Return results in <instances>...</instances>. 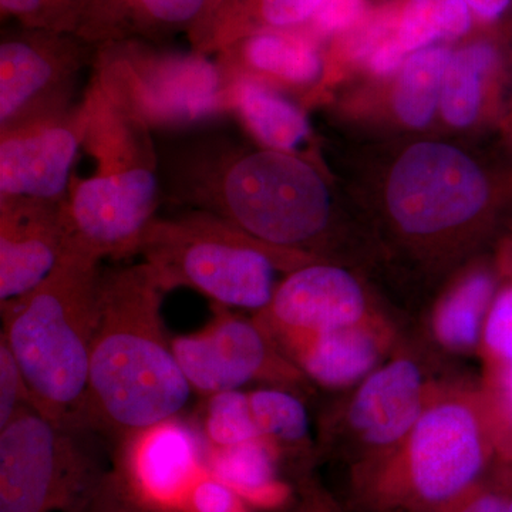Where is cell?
Masks as SVG:
<instances>
[{
  "label": "cell",
  "instance_id": "21",
  "mask_svg": "<svg viewBox=\"0 0 512 512\" xmlns=\"http://www.w3.org/2000/svg\"><path fill=\"white\" fill-rule=\"evenodd\" d=\"M208 471L234 488L248 507L274 510L288 503L291 491L279 480V456L264 439L231 447L205 446Z\"/></svg>",
  "mask_w": 512,
  "mask_h": 512
},
{
  "label": "cell",
  "instance_id": "2",
  "mask_svg": "<svg viewBox=\"0 0 512 512\" xmlns=\"http://www.w3.org/2000/svg\"><path fill=\"white\" fill-rule=\"evenodd\" d=\"M165 292L146 262L104 269L79 426L113 439L180 416L192 387L164 328Z\"/></svg>",
  "mask_w": 512,
  "mask_h": 512
},
{
  "label": "cell",
  "instance_id": "36",
  "mask_svg": "<svg viewBox=\"0 0 512 512\" xmlns=\"http://www.w3.org/2000/svg\"><path fill=\"white\" fill-rule=\"evenodd\" d=\"M80 512H147L123 490L113 470L109 471L90 503Z\"/></svg>",
  "mask_w": 512,
  "mask_h": 512
},
{
  "label": "cell",
  "instance_id": "16",
  "mask_svg": "<svg viewBox=\"0 0 512 512\" xmlns=\"http://www.w3.org/2000/svg\"><path fill=\"white\" fill-rule=\"evenodd\" d=\"M64 201L0 198V303L35 289L67 249Z\"/></svg>",
  "mask_w": 512,
  "mask_h": 512
},
{
  "label": "cell",
  "instance_id": "3",
  "mask_svg": "<svg viewBox=\"0 0 512 512\" xmlns=\"http://www.w3.org/2000/svg\"><path fill=\"white\" fill-rule=\"evenodd\" d=\"M92 119L83 148L94 170L74 175L63 205L67 249L101 262L138 255L163 202L156 136L114 107L89 80Z\"/></svg>",
  "mask_w": 512,
  "mask_h": 512
},
{
  "label": "cell",
  "instance_id": "23",
  "mask_svg": "<svg viewBox=\"0 0 512 512\" xmlns=\"http://www.w3.org/2000/svg\"><path fill=\"white\" fill-rule=\"evenodd\" d=\"M323 0H207L205 19L215 36L235 42L264 30L312 19Z\"/></svg>",
  "mask_w": 512,
  "mask_h": 512
},
{
  "label": "cell",
  "instance_id": "10",
  "mask_svg": "<svg viewBox=\"0 0 512 512\" xmlns=\"http://www.w3.org/2000/svg\"><path fill=\"white\" fill-rule=\"evenodd\" d=\"M488 201L480 168L457 148L420 143L394 165L387 188L390 214L410 235H433L473 220Z\"/></svg>",
  "mask_w": 512,
  "mask_h": 512
},
{
  "label": "cell",
  "instance_id": "35",
  "mask_svg": "<svg viewBox=\"0 0 512 512\" xmlns=\"http://www.w3.org/2000/svg\"><path fill=\"white\" fill-rule=\"evenodd\" d=\"M362 0H323L313 16L316 29L323 33H335L349 28L360 15Z\"/></svg>",
  "mask_w": 512,
  "mask_h": 512
},
{
  "label": "cell",
  "instance_id": "5",
  "mask_svg": "<svg viewBox=\"0 0 512 512\" xmlns=\"http://www.w3.org/2000/svg\"><path fill=\"white\" fill-rule=\"evenodd\" d=\"M377 473L380 503L453 512L501 461L483 390L433 394L416 426Z\"/></svg>",
  "mask_w": 512,
  "mask_h": 512
},
{
  "label": "cell",
  "instance_id": "28",
  "mask_svg": "<svg viewBox=\"0 0 512 512\" xmlns=\"http://www.w3.org/2000/svg\"><path fill=\"white\" fill-rule=\"evenodd\" d=\"M200 433L207 447H231L262 439L248 392L229 390L207 396Z\"/></svg>",
  "mask_w": 512,
  "mask_h": 512
},
{
  "label": "cell",
  "instance_id": "7",
  "mask_svg": "<svg viewBox=\"0 0 512 512\" xmlns=\"http://www.w3.org/2000/svg\"><path fill=\"white\" fill-rule=\"evenodd\" d=\"M90 80L154 136L218 126L228 116V77L214 56L164 43L123 40L97 47Z\"/></svg>",
  "mask_w": 512,
  "mask_h": 512
},
{
  "label": "cell",
  "instance_id": "32",
  "mask_svg": "<svg viewBox=\"0 0 512 512\" xmlns=\"http://www.w3.org/2000/svg\"><path fill=\"white\" fill-rule=\"evenodd\" d=\"M249 510L241 495L210 471L194 484L181 512H242Z\"/></svg>",
  "mask_w": 512,
  "mask_h": 512
},
{
  "label": "cell",
  "instance_id": "29",
  "mask_svg": "<svg viewBox=\"0 0 512 512\" xmlns=\"http://www.w3.org/2000/svg\"><path fill=\"white\" fill-rule=\"evenodd\" d=\"M82 0H0L2 19H13L30 29L76 35Z\"/></svg>",
  "mask_w": 512,
  "mask_h": 512
},
{
  "label": "cell",
  "instance_id": "34",
  "mask_svg": "<svg viewBox=\"0 0 512 512\" xmlns=\"http://www.w3.org/2000/svg\"><path fill=\"white\" fill-rule=\"evenodd\" d=\"M483 392L493 413L500 444L501 437L512 427V362L485 370Z\"/></svg>",
  "mask_w": 512,
  "mask_h": 512
},
{
  "label": "cell",
  "instance_id": "37",
  "mask_svg": "<svg viewBox=\"0 0 512 512\" xmlns=\"http://www.w3.org/2000/svg\"><path fill=\"white\" fill-rule=\"evenodd\" d=\"M406 50L400 45L399 39L384 40L382 45L373 50L372 55L367 57L370 69L377 74H390L399 69L402 64Z\"/></svg>",
  "mask_w": 512,
  "mask_h": 512
},
{
  "label": "cell",
  "instance_id": "38",
  "mask_svg": "<svg viewBox=\"0 0 512 512\" xmlns=\"http://www.w3.org/2000/svg\"><path fill=\"white\" fill-rule=\"evenodd\" d=\"M289 512H339V510L322 491L308 485L303 488L301 498Z\"/></svg>",
  "mask_w": 512,
  "mask_h": 512
},
{
  "label": "cell",
  "instance_id": "40",
  "mask_svg": "<svg viewBox=\"0 0 512 512\" xmlns=\"http://www.w3.org/2000/svg\"><path fill=\"white\" fill-rule=\"evenodd\" d=\"M498 450H500L501 460L512 464V427L501 437Z\"/></svg>",
  "mask_w": 512,
  "mask_h": 512
},
{
  "label": "cell",
  "instance_id": "8",
  "mask_svg": "<svg viewBox=\"0 0 512 512\" xmlns=\"http://www.w3.org/2000/svg\"><path fill=\"white\" fill-rule=\"evenodd\" d=\"M92 430L36 409L0 430V512H80L110 470Z\"/></svg>",
  "mask_w": 512,
  "mask_h": 512
},
{
  "label": "cell",
  "instance_id": "22",
  "mask_svg": "<svg viewBox=\"0 0 512 512\" xmlns=\"http://www.w3.org/2000/svg\"><path fill=\"white\" fill-rule=\"evenodd\" d=\"M497 282L490 272H474L458 284L434 312V338L450 352L480 349L485 320L497 295Z\"/></svg>",
  "mask_w": 512,
  "mask_h": 512
},
{
  "label": "cell",
  "instance_id": "27",
  "mask_svg": "<svg viewBox=\"0 0 512 512\" xmlns=\"http://www.w3.org/2000/svg\"><path fill=\"white\" fill-rule=\"evenodd\" d=\"M470 28L464 0H412L399 26L400 45L406 52L426 49L439 39H454Z\"/></svg>",
  "mask_w": 512,
  "mask_h": 512
},
{
  "label": "cell",
  "instance_id": "41",
  "mask_svg": "<svg viewBox=\"0 0 512 512\" xmlns=\"http://www.w3.org/2000/svg\"><path fill=\"white\" fill-rule=\"evenodd\" d=\"M508 512H512V498H511V503H510V511Z\"/></svg>",
  "mask_w": 512,
  "mask_h": 512
},
{
  "label": "cell",
  "instance_id": "19",
  "mask_svg": "<svg viewBox=\"0 0 512 512\" xmlns=\"http://www.w3.org/2000/svg\"><path fill=\"white\" fill-rule=\"evenodd\" d=\"M214 57L227 77L265 76L293 86H305L318 80L322 72L316 47L305 37L281 29L244 37Z\"/></svg>",
  "mask_w": 512,
  "mask_h": 512
},
{
  "label": "cell",
  "instance_id": "20",
  "mask_svg": "<svg viewBox=\"0 0 512 512\" xmlns=\"http://www.w3.org/2000/svg\"><path fill=\"white\" fill-rule=\"evenodd\" d=\"M228 106L269 150L295 156L311 133L303 111L259 80L228 77Z\"/></svg>",
  "mask_w": 512,
  "mask_h": 512
},
{
  "label": "cell",
  "instance_id": "4",
  "mask_svg": "<svg viewBox=\"0 0 512 512\" xmlns=\"http://www.w3.org/2000/svg\"><path fill=\"white\" fill-rule=\"evenodd\" d=\"M101 262L66 249L42 284L2 305L6 339L37 412L79 424L100 315Z\"/></svg>",
  "mask_w": 512,
  "mask_h": 512
},
{
  "label": "cell",
  "instance_id": "26",
  "mask_svg": "<svg viewBox=\"0 0 512 512\" xmlns=\"http://www.w3.org/2000/svg\"><path fill=\"white\" fill-rule=\"evenodd\" d=\"M252 416L262 439L279 456L303 450L309 440V416L301 399L285 387H264L248 392Z\"/></svg>",
  "mask_w": 512,
  "mask_h": 512
},
{
  "label": "cell",
  "instance_id": "1",
  "mask_svg": "<svg viewBox=\"0 0 512 512\" xmlns=\"http://www.w3.org/2000/svg\"><path fill=\"white\" fill-rule=\"evenodd\" d=\"M220 126L156 136L164 204L210 212L268 247L303 255L328 228L325 181L308 161L247 150Z\"/></svg>",
  "mask_w": 512,
  "mask_h": 512
},
{
  "label": "cell",
  "instance_id": "6",
  "mask_svg": "<svg viewBox=\"0 0 512 512\" xmlns=\"http://www.w3.org/2000/svg\"><path fill=\"white\" fill-rule=\"evenodd\" d=\"M138 255L165 292L188 288L215 305L261 312L276 289L275 271L309 264L279 251L234 224L198 210L158 214L141 238Z\"/></svg>",
  "mask_w": 512,
  "mask_h": 512
},
{
  "label": "cell",
  "instance_id": "25",
  "mask_svg": "<svg viewBox=\"0 0 512 512\" xmlns=\"http://www.w3.org/2000/svg\"><path fill=\"white\" fill-rule=\"evenodd\" d=\"M495 63L497 52L487 43L466 47L451 57L440 97L441 111L448 123L466 127L476 120L483 96V77Z\"/></svg>",
  "mask_w": 512,
  "mask_h": 512
},
{
  "label": "cell",
  "instance_id": "39",
  "mask_svg": "<svg viewBox=\"0 0 512 512\" xmlns=\"http://www.w3.org/2000/svg\"><path fill=\"white\" fill-rule=\"evenodd\" d=\"M467 6L476 10L485 19H495L503 15L511 0H464Z\"/></svg>",
  "mask_w": 512,
  "mask_h": 512
},
{
  "label": "cell",
  "instance_id": "17",
  "mask_svg": "<svg viewBox=\"0 0 512 512\" xmlns=\"http://www.w3.org/2000/svg\"><path fill=\"white\" fill-rule=\"evenodd\" d=\"M375 319L348 328L315 333L278 343V348L301 370L306 380L325 389L356 386L380 359L386 336Z\"/></svg>",
  "mask_w": 512,
  "mask_h": 512
},
{
  "label": "cell",
  "instance_id": "12",
  "mask_svg": "<svg viewBox=\"0 0 512 512\" xmlns=\"http://www.w3.org/2000/svg\"><path fill=\"white\" fill-rule=\"evenodd\" d=\"M111 470L144 511L181 512L208 471L205 441L180 416L161 421L117 441Z\"/></svg>",
  "mask_w": 512,
  "mask_h": 512
},
{
  "label": "cell",
  "instance_id": "33",
  "mask_svg": "<svg viewBox=\"0 0 512 512\" xmlns=\"http://www.w3.org/2000/svg\"><path fill=\"white\" fill-rule=\"evenodd\" d=\"M512 498V464L501 461L453 512H508Z\"/></svg>",
  "mask_w": 512,
  "mask_h": 512
},
{
  "label": "cell",
  "instance_id": "14",
  "mask_svg": "<svg viewBox=\"0 0 512 512\" xmlns=\"http://www.w3.org/2000/svg\"><path fill=\"white\" fill-rule=\"evenodd\" d=\"M255 319L278 343L367 322L362 286L338 266L305 264L276 285L271 302Z\"/></svg>",
  "mask_w": 512,
  "mask_h": 512
},
{
  "label": "cell",
  "instance_id": "31",
  "mask_svg": "<svg viewBox=\"0 0 512 512\" xmlns=\"http://www.w3.org/2000/svg\"><path fill=\"white\" fill-rule=\"evenodd\" d=\"M28 409H36L35 400L18 360L0 335V430Z\"/></svg>",
  "mask_w": 512,
  "mask_h": 512
},
{
  "label": "cell",
  "instance_id": "30",
  "mask_svg": "<svg viewBox=\"0 0 512 512\" xmlns=\"http://www.w3.org/2000/svg\"><path fill=\"white\" fill-rule=\"evenodd\" d=\"M480 352L485 370L512 362V281L495 295L485 320Z\"/></svg>",
  "mask_w": 512,
  "mask_h": 512
},
{
  "label": "cell",
  "instance_id": "9",
  "mask_svg": "<svg viewBox=\"0 0 512 512\" xmlns=\"http://www.w3.org/2000/svg\"><path fill=\"white\" fill-rule=\"evenodd\" d=\"M97 46L74 33L16 26L0 40V133L55 119L82 100Z\"/></svg>",
  "mask_w": 512,
  "mask_h": 512
},
{
  "label": "cell",
  "instance_id": "13",
  "mask_svg": "<svg viewBox=\"0 0 512 512\" xmlns=\"http://www.w3.org/2000/svg\"><path fill=\"white\" fill-rule=\"evenodd\" d=\"M90 119L86 90L62 116L0 133V198L66 200Z\"/></svg>",
  "mask_w": 512,
  "mask_h": 512
},
{
  "label": "cell",
  "instance_id": "42",
  "mask_svg": "<svg viewBox=\"0 0 512 512\" xmlns=\"http://www.w3.org/2000/svg\"><path fill=\"white\" fill-rule=\"evenodd\" d=\"M242 512H249V510H247V511H242Z\"/></svg>",
  "mask_w": 512,
  "mask_h": 512
},
{
  "label": "cell",
  "instance_id": "18",
  "mask_svg": "<svg viewBox=\"0 0 512 512\" xmlns=\"http://www.w3.org/2000/svg\"><path fill=\"white\" fill-rule=\"evenodd\" d=\"M205 0H82L76 35L100 47L123 40L164 43L188 33Z\"/></svg>",
  "mask_w": 512,
  "mask_h": 512
},
{
  "label": "cell",
  "instance_id": "15",
  "mask_svg": "<svg viewBox=\"0 0 512 512\" xmlns=\"http://www.w3.org/2000/svg\"><path fill=\"white\" fill-rule=\"evenodd\" d=\"M431 397L420 366L396 357L357 384L346 407V427L357 443L387 456L409 436Z\"/></svg>",
  "mask_w": 512,
  "mask_h": 512
},
{
  "label": "cell",
  "instance_id": "24",
  "mask_svg": "<svg viewBox=\"0 0 512 512\" xmlns=\"http://www.w3.org/2000/svg\"><path fill=\"white\" fill-rule=\"evenodd\" d=\"M451 57L444 47H426L404 64L394 92V109L407 126H426L433 117Z\"/></svg>",
  "mask_w": 512,
  "mask_h": 512
},
{
  "label": "cell",
  "instance_id": "11",
  "mask_svg": "<svg viewBox=\"0 0 512 512\" xmlns=\"http://www.w3.org/2000/svg\"><path fill=\"white\" fill-rule=\"evenodd\" d=\"M173 349L192 390L204 396L242 390L252 383L289 389L306 382L258 320L215 303L208 325L174 338Z\"/></svg>",
  "mask_w": 512,
  "mask_h": 512
}]
</instances>
